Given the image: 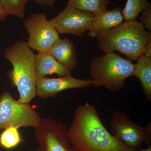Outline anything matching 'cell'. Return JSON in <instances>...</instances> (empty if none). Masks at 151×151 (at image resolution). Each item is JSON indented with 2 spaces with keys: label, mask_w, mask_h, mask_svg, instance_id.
<instances>
[{
  "label": "cell",
  "mask_w": 151,
  "mask_h": 151,
  "mask_svg": "<svg viewBox=\"0 0 151 151\" xmlns=\"http://www.w3.org/2000/svg\"><path fill=\"white\" fill-rule=\"evenodd\" d=\"M68 133L73 151L133 150L108 132L96 108L88 103L76 108Z\"/></svg>",
  "instance_id": "6da1fadb"
},
{
  "label": "cell",
  "mask_w": 151,
  "mask_h": 151,
  "mask_svg": "<svg viewBox=\"0 0 151 151\" xmlns=\"http://www.w3.org/2000/svg\"><path fill=\"white\" fill-rule=\"evenodd\" d=\"M96 37L98 47L105 53L118 51L135 60L142 55L145 46L151 41V33L136 19L100 32Z\"/></svg>",
  "instance_id": "7a4b0ae2"
},
{
  "label": "cell",
  "mask_w": 151,
  "mask_h": 151,
  "mask_svg": "<svg viewBox=\"0 0 151 151\" xmlns=\"http://www.w3.org/2000/svg\"><path fill=\"white\" fill-rule=\"evenodd\" d=\"M35 55L27 42L22 41L15 42L4 52V57L13 67L9 71V78L12 86L17 88L18 101L22 103H30L37 96Z\"/></svg>",
  "instance_id": "3957f363"
},
{
  "label": "cell",
  "mask_w": 151,
  "mask_h": 151,
  "mask_svg": "<svg viewBox=\"0 0 151 151\" xmlns=\"http://www.w3.org/2000/svg\"><path fill=\"white\" fill-rule=\"evenodd\" d=\"M135 64L113 52L94 58L90 61L89 70L92 85L103 86L111 92H119L125 86V81L133 76Z\"/></svg>",
  "instance_id": "277c9868"
},
{
  "label": "cell",
  "mask_w": 151,
  "mask_h": 151,
  "mask_svg": "<svg viewBox=\"0 0 151 151\" xmlns=\"http://www.w3.org/2000/svg\"><path fill=\"white\" fill-rule=\"evenodd\" d=\"M41 119L30 103L15 100L8 91L0 95V130L10 127L35 128Z\"/></svg>",
  "instance_id": "5b68a950"
},
{
  "label": "cell",
  "mask_w": 151,
  "mask_h": 151,
  "mask_svg": "<svg viewBox=\"0 0 151 151\" xmlns=\"http://www.w3.org/2000/svg\"><path fill=\"white\" fill-rule=\"evenodd\" d=\"M110 126L111 134L133 150H141L144 143L151 144V122L146 127H141L132 122L127 113L115 111Z\"/></svg>",
  "instance_id": "8992f818"
},
{
  "label": "cell",
  "mask_w": 151,
  "mask_h": 151,
  "mask_svg": "<svg viewBox=\"0 0 151 151\" xmlns=\"http://www.w3.org/2000/svg\"><path fill=\"white\" fill-rule=\"evenodd\" d=\"M66 124L53 119L42 118L35 128L40 151H73Z\"/></svg>",
  "instance_id": "52a82bcc"
},
{
  "label": "cell",
  "mask_w": 151,
  "mask_h": 151,
  "mask_svg": "<svg viewBox=\"0 0 151 151\" xmlns=\"http://www.w3.org/2000/svg\"><path fill=\"white\" fill-rule=\"evenodd\" d=\"M23 24L29 34L28 45L38 52L50 51L60 39L45 13L32 14L24 21Z\"/></svg>",
  "instance_id": "ba28073f"
},
{
  "label": "cell",
  "mask_w": 151,
  "mask_h": 151,
  "mask_svg": "<svg viewBox=\"0 0 151 151\" xmlns=\"http://www.w3.org/2000/svg\"><path fill=\"white\" fill-rule=\"evenodd\" d=\"M96 16L67 5L65 9L54 18L49 21L59 34H69L82 37L88 25Z\"/></svg>",
  "instance_id": "9c48e42d"
},
{
  "label": "cell",
  "mask_w": 151,
  "mask_h": 151,
  "mask_svg": "<svg viewBox=\"0 0 151 151\" xmlns=\"http://www.w3.org/2000/svg\"><path fill=\"white\" fill-rule=\"evenodd\" d=\"M92 84L91 79L76 78L71 74L58 78L37 76L36 92L37 96L45 99L55 97L59 92L66 89L85 88Z\"/></svg>",
  "instance_id": "30bf717a"
},
{
  "label": "cell",
  "mask_w": 151,
  "mask_h": 151,
  "mask_svg": "<svg viewBox=\"0 0 151 151\" xmlns=\"http://www.w3.org/2000/svg\"><path fill=\"white\" fill-rule=\"evenodd\" d=\"M55 60L71 74L77 64L75 44L68 38L60 39L50 50Z\"/></svg>",
  "instance_id": "8fae6325"
},
{
  "label": "cell",
  "mask_w": 151,
  "mask_h": 151,
  "mask_svg": "<svg viewBox=\"0 0 151 151\" xmlns=\"http://www.w3.org/2000/svg\"><path fill=\"white\" fill-rule=\"evenodd\" d=\"M121 11L120 7H116L96 16L87 26V35L89 37H96L100 32L111 29L122 24L124 19Z\"/></svg>",
  "instance_id": "7c38bea8"
},
{
  "label": "cell",
  "mask_w": 151,
  "mask_h": 151,
  "mask_svg": "<svg viewBox=\"0 0 151 151\" xmlns=\"http://www.w3.org/2000/svg\"><path fill=\"white\" fill-rule=\"evenodd\" d=\"M35 67L37 76L56 74L61 77L70 74L55 60L50 51L38 52L35 55Z\"/></svg>",
  "instance_id": "4fadbf2b"
},
{
  "label": "cell",
  "mask_w": 151,
  "mask_h": 151,
  "mask_svg": "<svg viewBox=\"0 0 151 151\" xmlns=\"http://www.w3.org/2000/svg\"><path fill=\"white\" fill-rule=\"evenodd\" d=\"M133 76L140 81L146 99L151 101V58L142 55L137 59Z\"/></svg>",
  "instance_id": "5bb4252c"
},
{
  "label": "cell",
  "mask_w": 151,
  "mask_h": 151,
  "mask_svg": "<svg viewBox=\"0 0 151 151\" xmlns=\"http://www.w3.org/2000/svg\"><path fill=\"white\" fill-rule=\"evenodd\" d=\"M111 3L109 0H68L67 5L97 16L107 11Z\"/></svg>",
  "instance_id": "9a60e30c"
},
{
  "label": "cell",
  "mask_w": 151,
  "mask_h": 151,
  "mask_svg": "<svg viewBox=\"0 0 151 151\" xmlns=\"http://www.w3.org/2000/svg\"><path fill=\"white\" fill-rule=\"evenodd\" d=\"M150 6L148 0H127L125 7L121 12L125 21L133 20Z\"/></svg>",
  "instance_id": "2e32d148"
},
{
  "label": "cell",
  "mask_w": 151,
  "mask_h": 151,
  "mask_svg": "<svg viewBox=\"0 0 151 151\" xmlns=\"http://www.w3.org/2000/svg\"><path fill=\"white\" fill-rule=\"evenodd\" d=\"M18 128L10 127L4 129L0 134V146L3 148L10 150L16 147L22 142Z\"/></svg>",
  "instance_id": "e0dca14e"
},
{
  "label": "cell",
  "mask_w": 151,
  "mask_h": 151,
  "mask_svg": "<svg viewBox=\"0 0 151 151\" xmlns=\"http://www.w3.org/2000/svg\"><path fill=\"white\" fill-rule=\"evenodd\" d=\"M6 14L16 17L19 18H24L25 14L24 0H0Z\"/></svg>",
  "instance_id": "ac0fdd59"
},
{
  "label": "cell",
  "mask_w": 151,
  "mask_h": 151,
  "mask_svg": "<svg viewBox=\"0 0 151 151\" xmlns=\"http://www.w3.org/2000/svg\"><path fill=\"white\" fill-rule=\"evenodd\" d=\"M141 23L144 25L145 29L151 30V5L142 12L140 18Z\"/></svg>",
  "instance_id": "d6986e66"
},
{
  "label": "cell",
  "mask_w": 151,
  "mask_h": 151,
  "mask_svg": "<svg viewBox=\"0 0 151 151\" xmlns=\"http://www.w3.org/2000/svg\"><path fill=\"white\" fill-rule=\"evenodd\" d=\"M36 3L45 7L51 8L54 6L56 0H35Z\"/></svg>",
  "instance_id": "ffe728a7"
},
{
  "label": "cell",
  "mask_w": 151,
  "mask_h": 151,
  "mask_svg": "<svg viewBox=\"0 0 151 151\" xmlns=\"http://www.w3.org/2000/svg\"><path fill=\"white\" fill-rule=\"evenodd\" d=\"M142 55L147 57L151 58V41L145 46Z\"/></svg>",
  "instance_id": "44dd1931"
},
{
  "label": "cell",
  "mask_w": 151,
  "mask_h": 151,
  "mask_svg": "<svg viewBox=\"0 0 151 151\" xmlns=\"http://www.w3.org/2000/svg\"><path fill=\"white\" fill-rule=\"evenodd\" d=\"M7 17L8 15L4 11L0 1V21H4Z\"/></svg>",
  "instance_id": "7402d4cb"
},
{
  "label": "cell",
  "mask_w": 151,
  "mask_h": 151,
  "mask_svg": "<svg viewBox=\"0 0 151 151\" xmlns=\"http://www.w3.org/2000/svg\"><path fill=\"white\" fill-rule=\"evenodd\" d=\"M147 145H148V147L147 149H145V150H132L131 151H151V144H147Z\"/></svg>",
  "instance_id": "603a6c76"
},
{
  "label": "cell",
  "mask_w": 151,
  "mask_h": 151,
  "mask_svg": "<svg viewBox=\"0 0 151 151\" xmlns=\"http://www.w3.org/2000/svg\"><path fill=\"white\" fill-rule=\"evenodd\" d=\"M26 4H27V3L28 2H29V1L30 0H24Z\"/></svg>",
  "instance_id": "cb8c5ba5"
},
{
  "label": "cell",
  "mask_w": 151,
  "mask_h": 151,
  "mask_svg": "<svg viewBox=\"0 0 151 151\" xmlns=\"http://www.w3.org/2000/svg\"><path fill=\"white\" fill-rule=\"evenodd\" d=\"M37 151H40L37 150Z\"/></svg>",
  "instance_id": "d4e9b609"
}]
</instances>
